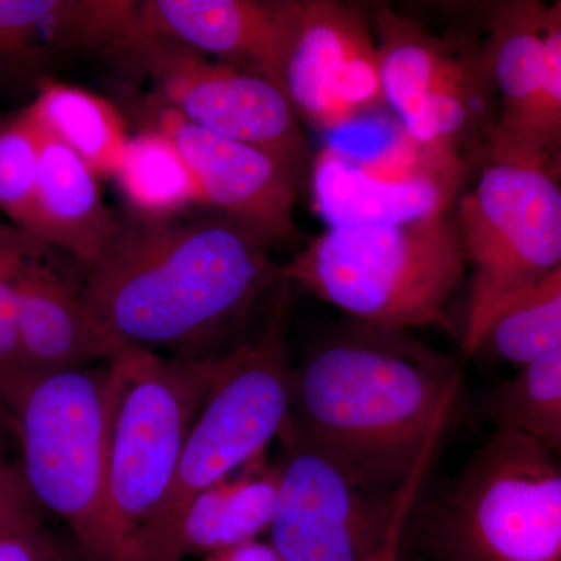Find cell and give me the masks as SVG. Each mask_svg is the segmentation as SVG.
<instances>
[{
    "mask_svg": "<svg viewBox=\"0 0 561 561\" xmlns=\"http://www.w3.org/2000/svg\"><path fill=\"white\" fill-rule=\"evenodd\" d=\"M121 225L122 220L103 202L98 173L43 130L28 238L68 251L84 268L101 256Z\"/></svg>",
    "mask_w": 561,
    "mask_h": 561,
    "instance_id": "18",
    "label": "cell"
},
{
    "mask_svg": "<svg viewBox=\"0 0 561 561\" xmlns=\"http://www.w3.org/2000/svg\"><path fill=\"white\" fill-rule=\"evenodd\" d=\"M28 110L44 131L79 154L99 176H114L130 136L113 103L72 84L44 81Z\"/></svg>",
    "mask_w": 561,
    "mask_h": 561,
    "instance_id": "21",
    "label": "cell"
},
{
    "mask_svg": "<svg viewBox=\"0 0 561 561\" xmlns=\"http://www.w3.org/2000/svg\"><path fill=\"white\" fill-rule=\"evenodd\" d=\"M545 81L534 138L531 160L548 169L561 142V2L545 7Z\"/></svg>",
    "mask_w": 561,
    "mask_h": 561,
    "instance_id": "26",
    "label": "cell"
},
{
    "mask_svg": "<svg viewBox=\"0 0 561 561\" xmlns=\"http://www.w3.org/2000/svg\"><path fill=\"white\" fill-rule=\"evenodd\" d=\"M467 273L448 213L408 224L327 227L280 265L279 278L360 323L409 331L442 321Z\"/></svg>",
    "mask_w": 561,
    "mask_h": 561,
    "instance_id": "4",
    "label": "cell"
},
{
    "mask_svg": "<svg viewBox=\"0 0 561 561\" xmlns=\"http://www.w3.org/2000/svg\"><path fill=\"white\" fill-rule=\"evenodd\" d=\"M0 394L41 508L68 524L83 561H110L105 537L113 373L106 367L0 373Z\"/></svg>",
    "mask_w": 561,
    "mask_h": 561,
    "instance_id": "6",
    "label": "cell"
},
{
    "mask_svg": "<svg viewBox=\"0 0 561 561\" xmlns=\"http://www.w3.org/2000/svg\"><path fill=\"white\" fill-rule=\"evenodd\" d=\"M383 103L402 130L434 149L461 154V144L486 124L493 94L489 61L461 57L415 22L379 9L373 20Z\"/></svg>",
    "mask_w": 561,
    "mask_h": 561,
    "instance_id": "12",
    "label": "cell"
},
{
    "mask_svg": "<svg viewBox=\"0 0 561 561\" xmlns=\"http://www.w3.org/2000/svg\"><path fill=\"white\" fill-rule=\"evenodd\" d=\"M545 5L504 3L490 21L486 61L494 92L500 98L496 127L486 161L531 160V138L545 81Z\"/></svg>",
    "mask_w": 561,
    "mask_h": 561,
    "instance_id": "16",
    "label": "cell"
},
{
    "mask_svg": "<svg viewBox=\"0 0 561 561\" xmlns=\"http://www.w3.org/2000/svg\"><path fill=\"white\" fill-rule=\"evenodd\" d=\"M31 238L0 220V373L20 368L16 337V290L22 267L32 256Z\"/></svg>",
    "mask_w": 561,
    "mask_h": 561,
    "instance_id": "27",
    "label": "cell"
},
{
    "mask_svg": "<svg viewBox=\"0 0 561 561\" xmlns=\"http://www.w3.org/2000/svg\"><path fill=\"white\" fill-rule=\"evenodd\" d=\"M289 289L290 283L280 279L260 332L221 356L219 376L192 424L171 489L136 535L131 561H164L190 502L278 440L294 390Z\"/></svg>",
    "mask_w": 561,
    "mask_h": 561,
    "instance_id": "5",
    "label": "cell"
},
{
    "mask_svg": "<svg viewBox=\"0 0 561 561\" xmlns=\"http://www.w3.org/2000/svg\"><path fill=\"white\" fill-rule=\"evenodd\" d=\"M139 106L142 128L164 133L179 147L197 181L203 205L271 249L297 236L295 205L301 183L272 154L202 130L153 95Z\"/></svg>",
    "mask_w": 561,
    "mask_h": 561,
    "instance_id": "14",
    "label": "cell"
},
{
    "mask_svg": "<svg viewBox=\"0 0 561 561\" xmlns=\"http://www.w3.org/2000/svg\"><path fill=\"white\" fill-rule=\"evenodd\" d=\"M552 451L556 453L557 456H559V459L561 460V445L557 446V448H553Z\"/></svg>",
    "mask_w": 561,
    "mask_h": 561,
    "instance_id": "34",
    "label": "cell"
},
{
    "mask_svg": "<svg viewBox=\"0 0 561 561\" xmlns=\"http://www.w3.org/2000/svg\"><path fill=\"white\" fill-rule=\"evenodd\" d=\"M461 378L456 360L408 331L353 320L295 367L289 420L357 481L420 494Z\"/></svg>",
    "mask_w": 561,
    "mask_h": 561,
    "instance_id": "2",
    "label": "cell"
},
{
    "mask_svg": "<svg viewBox=\"0 0 561 561\" xmlns=\"http://www.w3.org/2000/svg\"><path fill=\"white\" fill-rule=\"evenodd\" d=\"M128 55L149 73L153 98L184 121L272 154L300 183L309 175L308 138L278 84L139 32Z\"/></svg>",
    "mask_w": 561,
    "mask_h": 561,
    "instance_id": "11",
    "label": "cell"
},
{
    "mask_svg": "<svg viewBox=\"0 0 561 561\" xmlns=\"http://www.w3.org/2000/svg\"><path fill=\"white\" fill-rule=\"evenodd\" d=\"M268 535L283 561H401L419 494L359 482L295 430L280 431Z\"/></svg>",
    "mask_w": 561,
    "mask_h": 561,
    "instance_id": "9",
    "label": "cell"
},
{
    "mask_svg": "<svg viewBox=\"0 0 561 561\" xmlns=\"http://www.w3.org/2000/svg\"><path fill=\"white\" fill-rule=\"evenodd\" d=\"M41 149L43 128L31 110L0 122V210L25 236L32 225Z\"/></svg>",
    "mask_w": 561,
    "mask_h": 561,
    "instance_id": "25",
    "label": "cell"
},
{
    "mask_svg": "<svg viewBox=\"0 0 561 561\" xmlns=\"http://www.w3.org/2000/svg\"><path fill=\"white\" fill-rule=\"evenodd\" d=\"M220 359L125 351L108 362L113 405L103 524L110 561H131L136 535L171 489Z\"/></svg>",
    "mask_w": 561,
    "mask_h": 561,
    "instance_id": "7",
    "label": "cell"
},
{
    "mask_svg": "<svg viewBox=\"0 0 561 561\" xmlns=\"http://www.w3.org/2000/svg\"><path fill=\"white\" fill-rule=\"evenodd\" d=\"M278 489V465L267 463L262 454L239 474L202 491L181 515L164 561L205 557L260 540L271 530Z\"/></svg>",
    "mask_w": 561,
    "mask_h": 561,
    "instance_id": "20",
    "label": "cell"
},
{
    "mask_svg": "<svg viewBox=\"0 0 561 561\" xmlns=\"http://www.w3.org/2000/svg\"><path fill=\"white\" fill-rule=\"evenodd\" d=\"M81 561H83V559H81Z\"/></svg>",
    "mask_w": 561,
    "mask_h": 561,
    "instance_id": "35",
    "label": "cell"
},
{
    "mask_svg": "<svg viewBox=\"0 0 561 561\" xmlns=\"http://www.w3.org/2000/svg\"><path fill=\"white\" fill-rule=\"evenodd\" d=\"M279 271L267 243L217 214L135 217L84 267L81 298L111 360L125 351L216 359L267 302Z\"/></svg>",
    "mask_w": 561,
    "mask_h": 561,
    "instance_id": "1",
    "label": "cell"
},
{
    "mask_svg": "<svg viewBox=\"0 0 561 561\" xmlns=\"http://www.w3.org/2000/svg\"><path fill=\"white\" fill-rule=\"evenodd\" d=\"M330 138L308 175L327 227L408 224L448 214L459 202L463 157L424 146L397 121L379 138L348 130Z\"/></svg>",
    "mask_w": 561,
    "mask_h": 561,
    "instance_id": "10",
    "label": "cell"
},
{
    "mask_svg": "<svg viewBox=\"0 0 561 561\" xmlns=\"http://www.w3.org/2000/svg\"><path fill=\"white\" fill-rule=\"evenodd\" d=\"M0 561H81L77 546L38 529L0 535Z\"/></svg>",
    "mask_w": 561,
    "mask_h": 561,
    "instance_id": "28",
    "label": "cell"
},
{
    "mask_svg": "<svg viewBox=\"0 0 561 561\" xmlns=\"http://www.w3.org/2000/svg\"><path fill=\"white\" fill-rule=\"evenodd\" d=\"M486 348L518 368L561 348V262L493 324Z\"/></svg>",
    "mask_w": 561,
    "mask_h": 561,
    "instance_id": "24",
    "label": "cell"
},
{
    "mask_svg": "<svg viewBox=\"0 0 561 561\" xmlns=\"http://www.w3.org/2000/svg\"><path fill=\"white\" fill-rule=\"evenodd\" d=\"M0 431L11 432L14 435L13 421H11L9 409L2 400V394H0Z\"/></svg>",
    "mask_w": 561,
    "mask_h": 561,
    "instance_id": "32",
    "label": "cell"
},
{
    "mask_svg": "<svg viewBox=\"0 0 561 561\" xmlns=\"http://www.w3.org/2000/svg\"><path fill=\"white\" fill-rule=\"evenodd\" d=\"M38 527H43L41 516L21 515V513L0 511V535L38 529Z\"/></svg>",
    "mask_w": 561,
    "mask_h": 561,
    "instance_id": "31",
    "label": "cell"
},
{
    "mask_svg": "<svg viewBox=\"0 0 561 561\" xmlns=\"http://www.w3.org/2000/svg\"><path fill=\"white\" fill-rule=\"evenodd\" d=\"M423 561H561V460L494 426L415 518Z\"/></svg>",
    "mask_w": 561,
    "mask_h": 561,
    "instance_id": "3",
    "label": "cell"
},
{
    "mask_svg": "<svg viewBox=\"0 0 561 561\" xmlns=\"http://www.w3.org/2000/svg\"><path fill=\"white\" fill-rule=\"evenodd\" d=\"M298 119L335 136L387 113L375 32L360 9L305 0L283 73Z\"/></svg>",
    "mask_w": 561,
    "mask_h": 561,
    "instance_id": "13",
    "label": "cell"
},
{
    "mask_svg": "<svg viewBox=\"0 0 561 561\" xmlns=\"http://www.w3.org/2000/svg\"><path fill=\"white\" fill-rule=\"evenodd\" d=\"M553 169V173L561 179V142L557 150L553 151L551 161H549L548 171L551 172Z\"/></svg>",
    "mask_w": 561,
    "mask_h": 561,
    "instance_id": "33",
    "label": "cell"
},
{
    "mask_svg": "<svg viewBox=\"0 0 561 561\" xmlns=\"http://www.w3.org/2000/svg\"><path fill=\"white\" fill-rule=\"evenodd\" d=\"M138 11L131 0H0V57L128 55L138 38Z\"/></svg>",
    "mask_w": 561,
    "mask_h": 561,
    "instance_id": "17",
    "label": "cell"
},
{
    "mask_svg": "<svg viewBox=\"0 0 561 561\" xmlns=\"http://www.w3.org/2000/svg\"><path fill=\"white\" fill-rule=\"evenodd\" d=\"M113 179L136 219L169 220L192 205H203L197 181L179 147L153 128L130 136Z\"/></svg>",
    "mask_w": 561,
    "mask_h": 561,
    "instance_id": "22",
    "label": "cell"
},
{
    "mask_svg": "<svg viewBox=\"0 0 561 561\" xmlns=\"http://www.w3.org/2000/svg\"><path fill=\"white\" fill-rule=\"evenodd\" d=\"M301 10L302 0H146L139 2L138 32L257 73L283 90Z\"/></svg>",
    "mask_w": 561,
    "mask_h": 561,
    "instance_id": "15",
    "label": "cell"
},
{
    "mask_svg": "<svg viewBox=\"0 0 561 561\" xmlns=\"http://www.w3.org/2000/svg\"><path fill=\"white\" fill-rule=\"evenodd\" d=\"M456 224L471 273L461 332L470 359L493 324L560 264V184L541 165L489 161L460 195Z\"/></svg>",
    "mask_w": 561,
    "mask_h": 561,
    "instance_id": "8",
    "label": "cell"
},
{
    "mask_svg": "<svg viewBox=\"0 0 561 561\" xmlns=\"http://www.w3.org/2000/svg\"><path fill=\"white\" fill-rule=\"evenodd\" d=\"M0 511L41 516V505L35 500L21 467H13L0 457Z\"/></svg>",
    "mask_w": 561,
    "mask_h": 561,
    "instance_id": "29",
    "label": "cell"
},
{
    "mask_svg": "<svg viewBox=\"0 0 561 561\" xmlns=\"http://www.w3.org/2000/svg\"><path fill=\"white\" fill-rule=\"evenodd\" d=\"M485 408L494 426L526 432L551 449L561 445V348L494 387Z\"/></svg>",
    "mask_w": 561,
    "mask_h": 561,
    "instance_id": "23",
    "label": "cell"
},
{
    "mask_svg": "<svg viewBox=\"0 0 561 561\" xmlns=\"http://www.w3.org/2000/svg\"><path fill=\"white\" fill-rule=\"evenodd\" d=\"M202 561H283L271 542L253 540L221 549L203 557Z\"/></svg>",
    "mask_w": 561,
    "mask_h": 561,
    "instance_id": "30",
    "label": "cell"
},
{
    "mask_svg": "<svg viewBox=\"0 0 561 561\" xmlns=\"http://www.w3.org/2000/svg\"><path fill=\"white\" fill-rule=\"evenodd\" d=\"M16 337L20 368L57 371L110 362L81 298L60 273L33 253L18 280Z\"/></svg>",
    "mask_w": 561,
    "mask_h": 561,
    "instance_id": "19",
    "label": "cell"
}]
</instances>
